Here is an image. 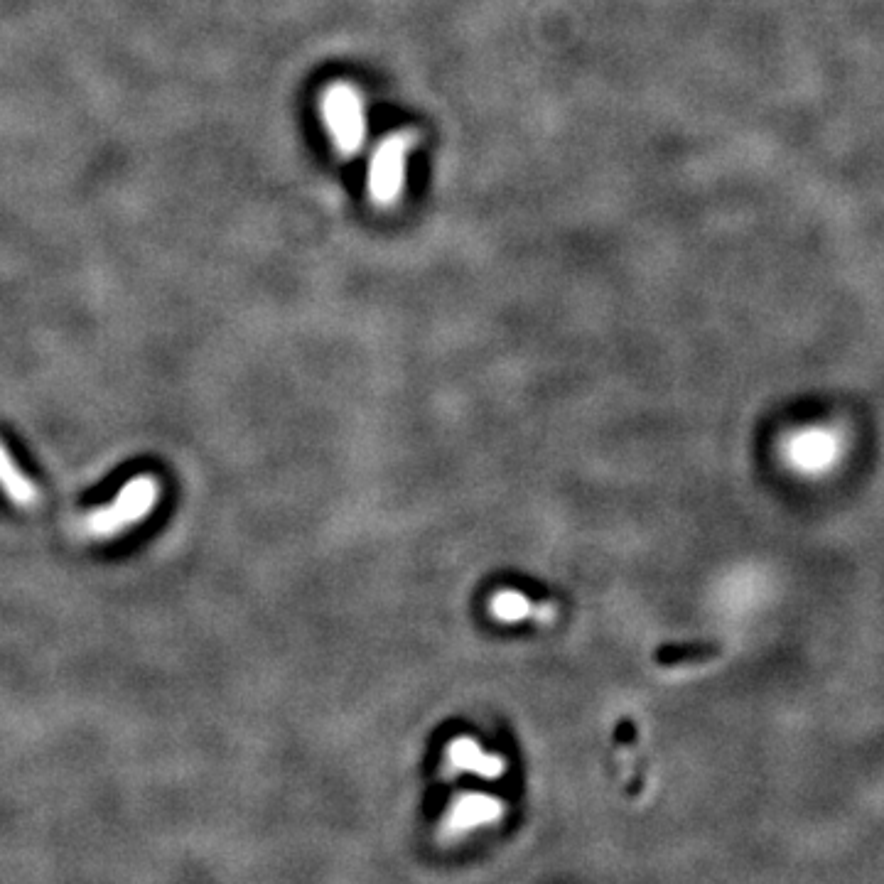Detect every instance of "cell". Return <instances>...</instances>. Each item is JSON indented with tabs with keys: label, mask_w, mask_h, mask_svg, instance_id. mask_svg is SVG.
Here are the masks:
<instances>
[{
	"label": "cell",
	"mask_w": 884,
	"mask_h": 884,
	"mask_svg": "<svg viewBox=\"0 0 884 884\" xmlns=\"http://www.w3.org/2000/svg\"><path fill=\"white\" fill-rule=\"evenodd\" d=\"M501 816V803L497 799H489V796H465L455 808H452L450 818H447V826L455 833L462 830H472L484 826V823H494Z\"/></svg>",
	"instance_id": "5"
},
{
	"label": "cell",
	"mask_w": 884,
	"mask_h": 884,
	"mask_svg": "<svg viewBox=\"0 0 884 884\" xmlns=\"http://www.w3.org/2000/svg\"><path fill=\"white\" fill-rule=\"evenodd\" d=\"M163 497V484L155 474H140L128 479L121 492L109 504L99 506L84 519V533L96 541H113L143 524Z\"/></svg>",
	"instance_id": "1"
},
{
	"label": "cell",
	"mask_w": 884,
	"mask_h": 884,
	"mask_svg": "<svg viewBox=\"0 0 884 884\" xmlns=\"http://www.w3.org/2000/svg\"><path fill=\"white\" fill-rule=\"evenodd\" d=\"M320 111L334 150L342 158H357L369 133L364 94L354 84L334 82L322 91Z\"/></svg>",
	"instance_id": "3"
},
{
	"label": "cell",
	"mask_w": 884,
	"mask_h": 884,
	"mask_svg": "<svg viewBox=\"0 0 884 884\" xmlns=\"http://www.w3.org/2000/svg\"><path fill=\"white\" fill-rule=\"evenodd\" d=\"M450 762L457 769H465V772H474L479 776H497L504 769V762L497 754H487L472 740H457L450 747Z\"/></svg>",
	"instance_id": "6"
},
{
	"label": "cell",
	"mask_w": 884,
	"mask_h": 884,
	"mask_svg": "<svg viewBox=\"0 0 884 884\" xmlns=\"http://www.w3.org/2000/svg\"><path fill=\"white\" fill-rule=\"evenodd\" d=\"M0 492L5 494V499L10 504L20 506V509H32L40 501V492H37L35 482L15 465L5 442H0Z\"/></svg>",
	"instance_id": "4"
},
{
	"label": "cell",
	"mask_w": 884,
	"mask_h": 884,
	"mask_svg": "<svg viewBox=\"0 0 884 884\" xmlns=\"http://www.w3.org/2000/svg\"><path fill=\"white\" fill-rule=\"evenodd\" d=\"M494 614L506 622H521L526 617L536 619H548L551 617V609L548 607H536L533 602H528L521 592H499L494 597Z\"/></svg>",
	"instance_id": "7"
},
{
	"label": "cell",
	"mask_w": 884,
	"mask_h": 884,
	"mask_svg": "<svg viewBox=\"0 0 884 884\" xmlns=\"http://www.w3.org/2000/svg\"><path fill=\"white\" fill-rule=\"evenodd\" d=\"M418 133L396 131L379 140L369 158L366 192L374 207L393 209L401 202L408 180V160H411Z\"/></svg>",
	"instance_id": "2"
}]
</instances>
